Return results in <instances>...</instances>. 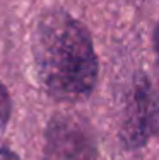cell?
<instances>
[{"label":"cell","mask_w":159,"mask_h":160,"mask_svg":"<svg viewBox=\"0 0 159 160\" xmlns=\"http://www.w3.org/2000/svg\"><path fill=\"white\" fill-rule=\"evenodd\" d=\"M10 108H12V102H10V96L7 92V89L0 83V128H3L7 124L10 118Z\"/></svg>","instance_id":"obj_4"},{"label":"cell","mask_w":159,"mask_h":160,"mask_svg":"<svg viewBox=\"0 0 159 160\" xmlns=\"http://www.w3.org/2000/svg\"><path fill=\"white\" fill-rule=\"evenodd\" d=\"M159 133V92L146 75L134 82L125 106L120 138L130 150L144 147Z\"/></svg>","instance_id":"obj_2"},{"label":"cell","mask_w":159,"mask_h":160,"mask_svg":"<svg viewBox=\"0 0 159 160\" xmlns=\"http://www.w3.org/2000/svg\"><path fill=\"white\" fill-rule=\"evenodd\" d=\"M36 77L50 97L75 102L89 97L98 80V58L87 29L65 10L40 17L33 36Z\"/></svg>","instance_id":"obj_1"},{"label":"cell","mask_w":159,"mask_h":160,"mask_svg":"<svg viewBox=\"0 0 159 160\" xmlns=\"http://www.w3.org/2000/svg\"><path fill=\"white\" fill-rule=\"evenodd\" d=\"M154 51H156V58H157V65H159V22L154 31Z\"/></svg>","instance_id":"obj_6"},{"label":"cell","mask_w":159,"mask_h":160,"mask_svg":"<svg viewBox=\"0 0 159 160\" xmlns=\"http://www.w3.org/2000/svg\"><path fill=\"white\" fill-rule=\"evenodd\" d=\"M98 150L86 123L74 116H56L46 131L43 160H96Z\"/></svg>","instance_id":"obj_3"},{"label":"cell","mask_w":159,"mask_h":160,"mask_svg":"<svg viewBox=\"0 0 159 160\" xmlns=\"http://www.w3.org/2000/svg\"><path fill=\"white\" fill-rule=\"evenodd\" d=\"M0 160H19V157L14 152H10L9 148L0 147Z\"/></svg>","instance_id":"obj_5"}]
</instances>
